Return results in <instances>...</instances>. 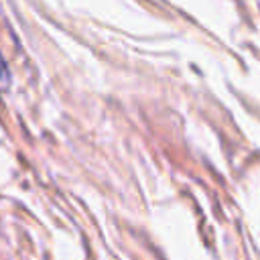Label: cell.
I'll return each instance as SVG.
<instances>
[{
    "label": "cell",
    "mask_w": 260,
    "mask_h": 260,
    "mask_svg": "<svg viewBox=\"0 0 260 260\" xmlns=\"http://www.w3.org/2000/svg\"><path fill=\"white\" fill-rule=\"evenodd\" d=\"M12 85V77H10V71H8V65L4 63L2 55H0V91H8Z\"/></svg>",
    "instance_id": "1"
}]
</instances>
